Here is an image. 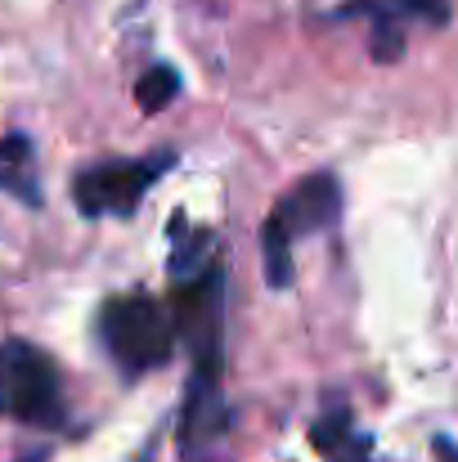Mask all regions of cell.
Masks as SVG:
<instances>
[{"label":"cell","instance_id":"obj_4","mask_svg":"<svg viewBox=\"0 0 458 462\" xmlns=\"http://www.w3.org/2000/svg\"><path fill=\"white\" fill-rule=\"evenodd\" d=\"M175 153H153L131 157V162H99L90 171L77 175L72 198L81 207V216H131L140 207V198L171 171Z\"/></svg>","mask_w":458,"mask_h":462},{"label":"cell","instance_id":"obj_3","mask_svg":"<svg viewBox=\"0 0 458 462\" xmlns=\"http://www.w3.org/2000/svg\"><path fill=\"white\" fill-rule=\"evenodd\" d=\"M0 418L63 427V386L54 359L32 341H0Z\"/></svg>","mask_w":458,"mask_h":462},{"label":"cell","instance_id":"obj_6","mask_svg":"<svg viewBox=\"0 0 458 462\" xmlns=\"http://www.w3.org/2000/svg\"><path fill=\"white\" fill-rule=\"evenodd\" d=\"M27 175H32V140L14 131V135L0 140V189L18 193L27 207H41V189Z\"/></svg>","mask_w":458,"mask_h":462},{"label":"cell","instance_id":"obj_5","mask_svg":"<svg viewBox=\"0 0 458 462\" xmlns=\"http://www.w3.org/2000/svg\"><path fill=\"white\" fill-rule=\"evenodd\" d=\"M229 436V404L220 377L189 373L184 409H180V454L184 462H220Z\"/></svg>","mask_w":458,"mask_h":462},{"label":"cell","instance_id":"obj_2","mask_svg":"<svg viewBox=\"0 0 458 462\" xmlns=\"http://www.w3.org/2000/svg\"><path fill=\"white\" fill-rule=\"evenodd\" d=\"M99 332H104V346H108L113 364L126 377L153 373L175 355V319L149 292L113 297L99 314Z\"/></svg>","mask_w":458,"mask_h":462},{"label":"cell","instance_id":"obj_9","mask_svg":"<svg viewBox=\"0 0 458 462\" xmlns=\"http://www.w3.org/2000/svg\"><path fill=\"white\" fill-rule=\"evenodd\" d=\"M400 14H414V18H427V23H445L450 18V0H391Z\"/></svg>","mask_w":458,"mask_h":462},{"label":"cell","instance_id":"obj_11","mask_svg":"<svg viewBox=\"0 0 458 462\" xmlns=\"http://www.w3.org/2000/svg\"><path fill=\"white\" fill-rule=\"evenodd\" d=\"M436 449H441V462H458V445H450L445 436L436 440Z\"/></svg>","mask_w":458,"mask_h":462},{"label":"cell","instance_id":"obj_8","mask_svg":"<svg viewBox=\"0 0 458 462\" xmlns=\"http://www.w3.org/2000/svg\"><path fill=\"white\" fill-rule=\"evenodd\" d=\"M310 440H314V449H319V454H337V449L351 440V413H346V409H332V413H323V418L314 422Z\"/></svg>","mask_w":458,"mask_h":462},{"label":"cell","instance_id":"obj_1","mask_svg":"<svg viewBox=\"0 0 458 462\" xmlns=\"http://www.w3.org/2000/svg\"><path fill=\"white\" fill-rule=\"evenodd\" d=\"M337 216H341V189H337V180L323 175V171H319V175H305L302 184H293V189L275 202V211H270V220H266V229H261L266 283H270V288H288V283H293V247H297V238L337 225Z\"/></svg>","mask_w":458,"mask_h":462},{"label":"cell","instance_id":"obj_7","mask_svg":"<svg viewBox=\"0 0 458 462\" xmlns=\"http://www.w3.org/2000/svg\"><path fill=\"white\" fill-rule=\"evenodd\" d=\"M175 95H180V72L166 68V63H153L149 72L136 81V104H140L145 113H162Z\"/></svg>","mask_w":458,"mask_h":462},{"label":"cell","instance_id":"obj_10","mask_svg":"<svg viewBox=\"0 0 458 462\" xmlns=\"http://www.w3.org/2000/svg\"><path fill=\"white\" fill-rule=\"evenodd\" d=\"M332 462H373V440L369 436H351L337 454H328Z\"/></svg>","mask_w":458,"mask_h":462}]
</instances>
